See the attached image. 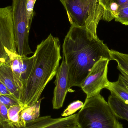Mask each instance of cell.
<instances>
[{"label": "cell", "instance_id": "4", "mask_svg": "<svg viewBox=\"0 0 128 128\" xmlns=\"http://www.w3.org/2000/svg\"><path fill=\"white\" fill-rule=\"evenodd\" d=\"M71 26L86 27L96 36L104 9L100 0H60Z\"/></svg>", "mask_w": 128, "mask_h": 128}, {"label": "cell", "instance_id": "24", "mask_svg": "<svg viewBox=\"0 0 128 128\" xmlns=\"http://www.w3.org/2000/svg\"><path fill=\"white\" fill-rule=\"evenodd\" d=\"M78 128V126H76V127H74V128Z\"/></svg>", "mask_w": 128, "mask_h": 128}, {"label": "cell", "instance_id": "18", "mask_svg": "<svg viewBox=\"0 0 128 128\" xmlns=\"http://www.w3.org/2000/svg\"><path fill=\"white\" fill-rule=\"evenodd\" d=\"M83 104V102L79 100L73 102L64 110L62 114V116L64 117L72 116L78 110H80Z\"/></svg>", "mask_w": 128, "mask_h": 128}, {"label": "cell", "instance_id": "10", "mask_svg": "<svg viewBox=\"0 0 128 128\" xmlns=\"http://www.w3.org/2000/svg\"><path fill=\"white\" fill-rule=\"evenodd\" d=\"M12 71L22 86L30 76L34 64L33 56H21L17 52L6 50Z\"/></svg>", "mask_w": 128, "mask_h": 128}, {"label": "cell", "instance_id": "3", "mask_svg": "<svg viewBox=\"0 0 128 128\" xmlns=\"http://www.w3.org/2000/svg\"><path fill=\"white\" fill-rule=\"evenodd\" d=\"M76 120L79 128H123L108 102L100 94L86 98L76 114Z\"/></svg>", "mask_w": 128, "mask_h": 128}, {"label": "cell", "instance_id": "6", "mask_svg": "<svg viewBox=\"0 0 128 128\" xmlns=\"http://www.w3.org/2000/svg\"><path fill=\"white\" fill-rule=\"evenodd\" d=\"M6 50L17 52L11 6L0 8V66L10 64Z\"/></svg>", "mask_w": 128, "mask_h": 128}, {"label": "cell", "instance_id": "14", "mask_svg": "<svg viewBox=\"0 0 128 128\" xmlns=\"http://www.w3.org/2000/svg\"><path fill=\"white\" fill-rule=\"evenodd\" d=\"M44 98H40L34 105L26 108L22 111L21 118L22 127L25 126L28 122L40 117L41 101Z\"/></svg>", "mask_w": 128, "mask_h": 128}, {"label": "cell", "instance_id": "23", "mask_svg": "<svg viewBox=\"0 0 128 128\" xmlns=\"http://www.w3.org/2000/svg\"><path fill=\"white\" fill-rule=\"evenodd\" d=\"M0 95L12 94L4 84L0 80Z\"/></svg>", "mask_w": 128, "mask_h": 128}, {"label": "cell", "instance_id": "5", "mask_svg": "<svg viewBox=\"0 0 128 128\" xmlns=\"http://www.w3.org/2000/svg\"><path fill=\"white\" fill-rule=\"evenodd\" d=\"M27 0H12V16L17 53L21 56H27L33 52L29 44L30 26L26 16Z\"/></svg>", "mask_w": 128, "mask_h": 128}, {"label": "cell", "instance_id": "1", "mask_svg": "<svg viewBox=\"0 0 128 128\" xmlns=\"http://www.w3.org/2000/svg\"><path fill=\"white\" fill-rule=\"evenodd\" d=\"M63 57L68 70V87H80L95 64L111 60L110 50L85 26H71L64 40Z\"/></svg>", "mask_w": 128, "mask_h": 128}, {"label": "cell", "instance_id": "17", "mask_svg": "<svg viewBox=\"0 0 128 128\" xmlns=\"http://www.w3.org/2000/svg\"><path fill=\"white\" fill-rule=\"evenodd\" d=\"M22 105H16L8 108V118L11 125L14 127H22L21 118V113L25 109Z\"/></svg>", "mask_w": 128, "mask_h": 128}, {"label": "cell", "instance_id": "19", "mask_svg": "<svg viewBox=\"0 0 128 128\" xmlns=\"http://www.w3.org/2000/svg\"><path fill=\"white\" fill-rule=\"evenodd\" d=\"M0 102L8 109L15 105H21L23 106L19 100L12 95H0Z\"/></svg>", "mask_w": 128, "mask_h": 128}, {"label": "cell", "instance_id": "20", "mask_svg": "<svg viewBox=\"0 0 128 128\" xmlns=\"http://www.w3.org/2000/svg\"><path fill=\"white\" fill-rule=\"evenodd\" d=\"M8 108L0 102V125L4 127L8 126L14 127L8 119Z\"/></svg>", "mask_w": 128, "mask_h": 128}, {"label": "cell", "instance_id": "2", "mask_svg": "<svg viewBox=\"0 0 128 128\" xmlns=\"http://www.w3.org/2000/svg\"><path fill=\"white\" fill-rule=\"evenodd\" d=\"M29 77L22 86L20 101L25 108L34 105L48 83L56 76L62 59L59 38L50 34L38 45Z\"/></svg>", "mask_w": 128, "mask_h": 128}, {"label": "cell", "instance_id": "12", "mask_svg": "<svg viewBox=\"0 0 128 128\" xmlns=\"http://www.w3.org/2000/svg\"><path fill=\"white\" fill-rule=\"evenodd\" d=\"M104 9L102 20L110 22L114 19L116 13L128 8V0H100Z\"/></svg>", "mask_w": 128, "mask_h": 128}, {"label": "cell", "instance_id": "9", "mask_svg": "<svg viewBox=\"0 0 128 128\" xmlns=\"http://www.w3.org/2000/svg\"><path fill=\"white\" fill-rule=\"evenodd\" d=\"M56 77L52 104L53 109L58 110L63 106L66 95L70 90L68 87V70L64 57Z\"/></svg>", "mask_w": 128, "mask_h": 128}, {"label": "cell", "instance_id": "15", "mask_svg": "<svg viewBox=\"0 0 128 128\" xmlns=\"http://www.w3.org/2000/svg\"><path fill=\"white\" fill-rule=\"evenodd\" d=\"M111 60H114L118 64L117 68L122 74L128 77V54L110 50Z\"/></svg>", "mask_w": 128, "mask_h": 128}, {"label": "cell", "instance_id": "22", "mask_svg": "<svg viewBox=\"0 0 128 128\" xmlns=\"http://www.w3.org/2000/svg\"><path fill=\"white\" fill-rule=\"evenodd\" d=\"M118 81L122 84L128 90V77L124 74H120L119 75Z\"/></svg>", "mask_w": 128, "mask_h": 128}, {"label": "cell", "instance_id": "13", "mask_svg": "<svg viewBox=\"0 0 128 128\" xmlns=\"http://www.w3.org/2000/svg\"><path fill=\"white\" fill-rule=\"evenodd\" d=\"M108 104L114 115L118 118L128 122V105L116 96L110 95Z\"/></svg>", "mask_w": 128, "mask_h": 128}, {"label": "cell", "instance_id": "16", "mask_svg": "<svg viewBox=\"0 0 128 128\" xmlns=\"http://www.w3.org/2000/svg\"><path fill=\"white\" fill-rule=\"evenodd\" d=\"M106 89L110 90L111 95L118 97L128 105V90L118 80L110 82Z\"/></svg>", "mask_w": 128, "mask_h": 128}, {"label": "cell", "instance_id": "8", "mask_svg": "<svg viewBox=\"0 0 128 128\" xmlns=\"http://www.w3.org/2000/svg\"><path fill=\"white\" fill-rule=\"evenodd\" d=\"M76 114L67 117L52 118L51 116H40L26 123L24 127H3L0 128H73L77 126Z\"/></svg>", "mask_w": 128, "mask_h": 128}, {"label": "cell", "instance_id": "21", "mask_svg": "<svg viewBox=\"0 0 128 128\" xmlns=\"http://www.w3.org/2000/svg\"><path fill=\"white\" fill-rule=\"evenodd\" d=\"M36 0H27L26 4V16L28 24L31 26L34 15V9Z\"/></svg>", "mask_w": 128, "mask_h": 128}, {"label": "cell", "instance_id": "11", "mask_svg": "<svg viewBox=\"0 0 128 128\" xmlns=\"http://www.w3.org/2000/svg\"><path fill=\"white\" fill-rule=\"evenodd\" d=\"M0 80L20 101L22 84L14 75L10 64L4 63L0 66Z\"/></svg>", "mask_w": 128, "mask_h": 128}, {"label": "cell", "instance_id": "7", "mask_svg": "<svg viewBox=\"0 0 128 128\" xmlns=\"http://www.w3.org/2000/svg\"><path fill=\"white\" fill-rule=\"evenodd\" d=\"M109 61L108 59H102L96 62L81 84L80 87L86 93V98L99 94L103 89L108 86L110 82L107 76Z\"/></svg>", "mask_w": 128, "mask_h": 128}]
</instances>
